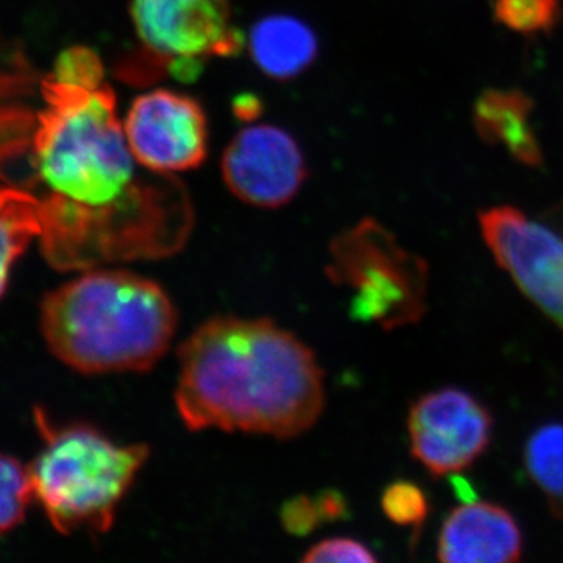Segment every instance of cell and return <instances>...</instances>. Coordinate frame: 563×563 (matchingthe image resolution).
I'll return each mask as SVG.
<instances>
[{
  "instance_id": "1",
  "label": "cell",
  "mask_w": 563,
  "mask_h": 563,
  "mask_svg": "<svg viewBox=\"0 0 563 563\" xmlns=\"http://www.w3.org/2000/svg\"><path fill=\"white\" fill-rule=\"evenodd\" d=\"M32 129L41 250L58 272L161 261L184 250L195 228L187 187L143 168L125 140L114 91L41 81Z\"/></svg>"
},
{
  "instance_id": "2",
  "label": "cell",
  "mask_w": 563,
  "mask_h": 563,
  "mask_svg": "<svg viewBox=\"0 0 563 563\" xmlns=\"http://www.w3.org/2000/svg\"><path fill=\"white\" fill-rule=\"evenodd\" d=\"M179 361L176 406L190 431L291 439L324 409L312 350L265 318H213L181 344Z\"/></svg>"
},
{
  "instance_id": "3",
  "label": "cell",
  "mask_w": 563,
  "mask_h": 563,
  "mask_svg": "<svg viewBox=\"0 0 563 563\" xmlns=\"http://www.w3.org/2000/svg\"><path fill=\"white\" fill-rule=\"evenodd\" d=\"M40 322L52 354L76 372H147L169 350L177 313L155 282L95 268L51 291Z\"/></svg>"
},
{
  "instance_id": "4",
  "label": "cell",
  "mask_w": 563,
  "mask_h": 563,
  "mask_svg": "<svg viewBox=\"0 0 563 563\" xmlns=\"http://www.w3.org/2000/svg\"><path fill=\"white\" fill-rule=\"evenodd\" d=\"M43 448L31 468L35 499L62 533L107 532L150 448L121 444L90 426H55L36 415Z\"/></svg>"
},
{
  "instance_id": "5",
  "label": "cell",
  "mask_w": 563,
  "mask_h": 563,
  "mask_svg": "<svg viewBox=\"0 0 563 563\" xmlns=\"http://www.w3.org/2000/svg\"><path fill=\"white\" fill-rule=\"evenodd\" d=\"M325 273L336 287L351 291L355 320L385 331L415 324L428 310V263L372 218L333 240Z\"/></svg>"
},
{
  "instance_id": "6",
  "label": "cell",
  "mask_w": 563,
  "mask_h": 563,
  "mask_svg": "<svg viewBox=\"0 0 563 563\" xmlns=\"http://www.w3.org/2000/svg\"><path fill=\"white\" fill-rule=\"evenodd\" d=\"M131 20L141 54L125 74L135 80L168 73L190 81L211 58L233 57L246 44L231 0H131Z\"/></svg>"
},
{
  "instance_id": "7",
  "label": "cell",
  "mask_w": 563,
  "mask_h": 563,
  "mask_svg": "<svg viewBox=\"0 0 563 563\" xmlns=\"http://www.w3.org/2000/svg\"><path fill=\"white\" fill-rule=\"evenodd\" d=\"M479 229L493 258L518 290L563 331V232L514 206L481 211Z\"/></svg>"
},
{
  "instance_id": "8",
  "label": "cell",
  "mask_w": 563,
  "mask_h": 563,
  "mask_svg": "<svg viewBox=\"0 0 563 563\" xmlns=\"http://www.w3.org/2000/svg\"><path fill=\"white\" fill-rule=\"evenodd\" d=\"M410 453L432 477L465 472L488 450L490 410L468 391L443 387L424 393L407 417Z\"/></svg>"
},
{
  "instance_id": "9",
  "label": "cell",
  "mask_w": 563,
  "mask_h": 563,
  "mask_svg": "<svg viewBox=\"0 0 563 563\" xmlns=\"http://www.w3.org/2000/svg\"><path fill=\"white\" fill-rule=\"evenodd\" d=\"M125 140L143 168L163 176L191 172L209 154V122L185 92L155 88L133 99L122 120Z\"/></svg>"
},
{
  "instance_id": "10",
  "label": "cell",
  "mask_w": 563,
  "mask_h": 563,
  "mask_svg": "<svg viewBox=\"0 0 563 563\" xmlns=\"http://www.w3.org/2000/svg\"><path fill=\"white\" fill-rule=\"evenodd\" d=\"M221 176L240 201L277 209L301 190L307 177L306 158L284 129L251 124L236 133L222 152Z\"/></svg>"
},
{
  "instance_id": "11",
  "label": "cell",
  "mask_w": 563,
  "mask_h": 563,
  "mask_svg": "<svg viewBox=\"0 0 563 563\" xmlns=\"http://www.w3.org/2000/svg\"><path fill=\"white\" fill-rule=\"evenodd\" d=\"M523 555V532L495 503L466 501L444 518L437 558L446 563H512Z\"/></svg>"
},
{
  "instance_id": "12",
  "label": "cell",
  "mask_w": 563,
  "mask_h": 563,
  "mask_svg": "<svg viewBox=\"0 0 563 563\" xmlns=\"http://www.w3.org/2000/svg\"><path fill=\"white\" fill-rule=\"evenodd\" d=\"M533 101L515 88H488L474 102L473 124L479 139L501 147L515 162L539 168L543 150L532 128Z\"/></svg>"
},
{
  "instance_id": "13",
  "label": "cell",
  "mask_w": 563,
  "mask_h": 563,
  "mask_svg": "<svg viewBox=\"0 0 563 563\" xmlns=\"http://www.w3.org/2000/svg\"><path fill=\"white\" fill-rule=\"evenodd\" d=\"M246 43L251 60L269 79H295L317 60L313 29L291 14L262 18L252 25Z\"/></svg>"
},
{
  "instance_id": "14",
  "label": "cell",
  "mask_w": 563,
  "mask_h": 563,
  "mask_svg": "<svg viewBox=\"0 0 563 563\" xmlns=\"http://www.w3.org/2000/svg\"><path fill=\"white\" fill-rule=\"evenodd\" d=\"M40 199L29 192L0 190V298L7 290L11 268L27 250L33 239H40Z\"/></svg>"
},
{
  "instance_id": "15",
  "label": "cell",
  "mask_w": 563,
  "mask_h": 563,
  "mask_svg": "<svg viewBox=\"0 0 563 563\" xmlns=\"http://www.w3.org/2000/svg\"><path fill=\"white\" fill-rule=\"evenodd\" d=\"M525 468L542 490L551 514L563 521V422H548L529 435Z\"/></svg>"
},
{
  "instance_id": "16",
  "label": "cell",
  "mask_w": 563,
  "mask_h": 563,
  "mask_svg": "<svg viewBox=\"0 0 563 563\" xmlns=\"http://www.w3.org/2000/svg\"><path fill=\"white\" fill-rule=\"evenodd\" d=\"M493 18L523 36L550 35L562 20V0H493Z\"/></svg>"
},
{
  "instance_id": "17",
  "label": "cell",
  "mask_w": 563,
  "mask_h": 563,
  "mask_svg": "<svg viewBox=\"0 0 563 563\" xmlns=\"http://www.w3.org/2000/svg\"><path fill=\"white\" fill-rule=\"evenodd\" d=\"M33 499L31 468L0 453V533L22 523Z\"/></svg>"
},
{
  "instance_id": "18",
  "label": "cell",
  "mask_w": 563,
  "mask_h": 563,
  "mask_svg": "<svg viewBox=\"0 0 563 563\" xmlns=\"http://www.w3.org/2000/svg\"><path fill=\"white\" fill-rule=\"evenodd\" d=\"M380 507L391 523L410 529L415 539L420 537L421 528L431 514L428 493L412 481H395L388 485L380 498Z\"/></svg>"
},
{
  "instance_id": "19",
  "label": "cell",
  "mask_w": 563,
  "mask_h": 563,
  "mask_svg": "<svg viewBox=\"0 0 563 563\" xmlns=\"http://www.w3.org/2000/svg\"><path fill=\"white\" fill-rule=\"evenodd\" d=\"M101 57L88 47H70L63 51L55 62L52 79L76 87L98 88L106 84Z\"/></svg>"
},
{
  "instance_id": "20",
  "label": "cell",
  "mask_w": 563,
  "mask_h": 563,
  "mask_svg": "<svg viewBox=\"0 0 563 563\" xmlns=\"http://www.w3.org/2000/svg\"><path fill=\"white\" fill-rule=\"evenodd\" d=\"M343 514H346L343 499H340L336 493H325L320 501L301 498L288 503L282 512V518H284V525L288 531L306 533L312 531L320 518L333 520Z\"/></svg>"
},
{
  "instance_id": "21",
  "label": "cell",
  "mask_w": 563,
  "mask_h": 563,
  "mask_svg": "<svg viewBox=\"0 0 563 563\" xmlns=\"http://www.w3.org/2000/svg\"><path fill=\"white\" fill-rule=\"evenodd\" d=\"M376 561V555L368 547L354 539H344V537L314 544L302 559V562L306 563H372Z\"/></svg>"
}]
</instances>
